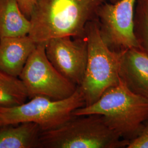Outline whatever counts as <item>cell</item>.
Instances as JSON below:
<instances>
[{
    "label": "cell",
    "instance_id": "6da1fadb",
    "mask_svg": "<svg viewBox=\"0 0 148 148\" xmlns=\"http://www.w3.org/2000/svg\"><path fill=\"white\" fill-rule=\"evenodd\" d=\"M106 0H37L29 36L36 43L54 38L84 37L87 24Z\"/></svg>",
    "mask_w": 148,
    "mask_h": 148
},
{
    "label": "cell",
    "instance_id": "7a4b0ae2",
    "mask_svg": "<svg viewBox=\"0 0 148 148\" xmlns=\"http://www.w3.org/2000/svg\"><path fill=\"white\" fill-rule=\"evenodd\" d=\"M98 114L124 139L131 140L148 120V99L132 92L120 79L94 104L75 110L74 116Z\"/></svg>",
    "mask_w": 148,
    "mask_h": 148
},
{
    "label": "cell",
    "instance_id": "3957f363",
    "mask_svg": "<svg viewBox=\"0 0 148 148\" xmlns=\"http://www.w3.org/2000/svg\"><path fill=\"white\" fill-rule=\"evenodd\" d=\"M40 148H127L123 139L98 114L74 116L60 126L41 131Z\"/></svg>",
    "mask_w": 148,
    "mask_h": 148
},
{
    "label": "cell",
    "instance_id": "277c9868",
    "mask_svg": "<svg viewBox=\"0 0 148 148\" xmlns=\"http://www.w3.org/2000/svg\"><path fill=\"white\" fill-rule=\"evenodd\" d=\"M85 37L87 60L83 81L79 87L84 97L85 106H89L106 90L119 84L121 52L112 51L106 45L96 18L87 24Z\"/></svg>",
    "mask_w": 148,
    "mask_h": 148
},
{
    "label": "cell",
    "instance_id": "5b68a950",
    "mask_svg": "<svg viewBox=\"0 0 148 148\" xmlns=\"http://www.w3.org/2000/svg\"><path fill=\"white\" fill-rule=\"evenodd\" d=\"M85 106L79 86L74 94L63 99L37 96L19 106L0 107V127L29 122L37 124L42 131L51 130L68 121L75 110Z\"/></svg>",
    "mask_w": 148,
    "mask_h": 148
},
{
    "label": "cell",
    "instance_id": "8992f818",
    "mask_svg": "<svg viewBox=\"0 0 148 148\" xmlns=\"http://www.w3.org/2000/svg\"><path fill=\"white\" fill-rule=\"evenodd\" d=\"M28 98L37 96L53 100L67 98L78 86L60 74L49 62L46 53V42L37 43L19 76Z\"/></svg>",
    "mask_w": 148,
    "mask_h": 148
},
{
    "label": "cell",
    "instance_id": "52a82bcc",
    "mask_svg": "<svg viewBox=\"0 0 148 148\" xmlns=\"http://www.w3.org/2000/svg\"><path fill=\"white\" fill-rule=\"evenodd\" d=\"M137 0L103 2L98 7L95 18L101 36L106 45L117 52L140 47L134 34V13Z\"/></svg>",
    "mask_w": 148,
    "mask_h": 148
},
{
    "label": "cell",
    "instance_id": "ba28073f",
    "mask_svg": "<svg viewBox=\"0 0 148 148\" xmlns=\"http://www.w3.org/2000/svg\"><path fill=\"white\" fill-rule=\"evenodd\" d=\"M46 53L60 74L77 86L81 85L88 55L86 37L51 39L46 42Z\"/></svg>",
    "mask_w": 148,
    "mask_h": 148
},
{
    "label": "cell",
    "instance_id": "9c48e42d",
    "mask_svg": "<svg viewBox=\"0 0 148 148\" xmlns=\"http://www.w3.org/2000/svg\"><path fill=\"white\" fill-rule=\"evenodd\" d=\"M119 76L129 90L148 99V56L141 48L121 52Z\"/></svg>",
    "mask_w": 148,
    "mask_h": 148
},
{
    "label": "cell",
    "instance_id": "30bf717a",
    "mask_svg": "<svg viewBox=\"0 0 148 148\" xmlns=\"http://www.w3.org/2000/svg\"><path fill=\"white\" fill-rule=\"evenodd\" d=\"M29 35L0 39V70L19 77L32 52L37 46Z\"/></svg>",
    "mask_w": 148,
    "mask_h": 148
},
{
    "label": "cell",
    "instance_id": "8fae6325",
    "mask_svg": "<svg viewBox=\"0 0 148 148\" xmlns=\"http://www.w3.org/2000/svg\"><path fill=\"white\" fill-rule=\"evenodd\" d=\"M16 125L0 127V148H40L42 130L37 124L27 122Z\"/></svg>",
    "mask_w": 148,
    "mask_h": 148
},
{
    "label": "cell",
    "instance_id": "7c38bea8",
    "mask_svg": "<svg viewBox=\"0 0 148 148\" xmlns=\"http://www.w3.org/2000/svg\"><path fill=\"white\" fill-rule=\"evenodd\" d=\"M30 29V19L16 0H0V39L27 36Z\"/></svg>",
    "mask_w": 148,
    "mask_h": 148
},
{
    "label": "cell",
    "instance_id": "4fadbf2b",
    "mask_svg": "<svg viewBox=\"0 0 148 148\" xmlns=\"http://www.w3.org/2000/svg\"><path fill=\"white\" fill-rule=\"evenodd\" d=\"M28 95L21 79L0 70V107L11 108L26 102Z\"/></svg>",
    "mask_w": 148,
    "mask_h": 148
},
{
    "label": "cell",
    "instance_id": "5bb4252c",
    "mask_svg": "<svg viewBox=\"0 0 148 148\" xmlns=\"http://www.w3.org/2000/svg\"><path fill=\"white\" fill-rule=\"evenodd\" d=\"M134 30L140 47L148 56V0L137 1Z\"/></svg>",
    "mask_w": 148,
    "mask_h": 148
},
{
    "label": "cell",
    "instance_id": "9a60e30c",
    "mask_svg": "<svg viewBox=\"0 0 148 148\" xmlns=\"http://www.w3.org/2000/svg\"><path fill=\"white\" fill-rule=\"evenodd\" d=\"M127 148H148V120L137 136L129 141Z\"/></svg>",
    "mask_w": 148,
    "mask_h": 148
},
{
    "label": "cell",
    "instance_id": "2e32d148",
    "mask_svg": "<svg viewBox=\"0 0 148 148\" xmlns=\"http://www.w3.org/2000/svg\"><path fill=\"white\" fill-rule=\"evenodd\" d=\"M22 12L30 19L37 0H16Z\"/></svg>",
    "mask_w": 148,
    "mask_h": 148
},
{
    "label": "cell",
    "instance_id": "e0dca14e",
    "mask_svg": "<svg viewBox=\"0 0 148 148\" xmlns=\"http://www.w3.org/2000/svg\"><path fill=\"white\" fill-rule=\"evenodd\" d=\"M107 1H109L111 3H115V2H116L117 1H118L119 0H107Z\"/></svg>",
    "mask_w": 148,
    "mask_h": 148
}]
</instances>
